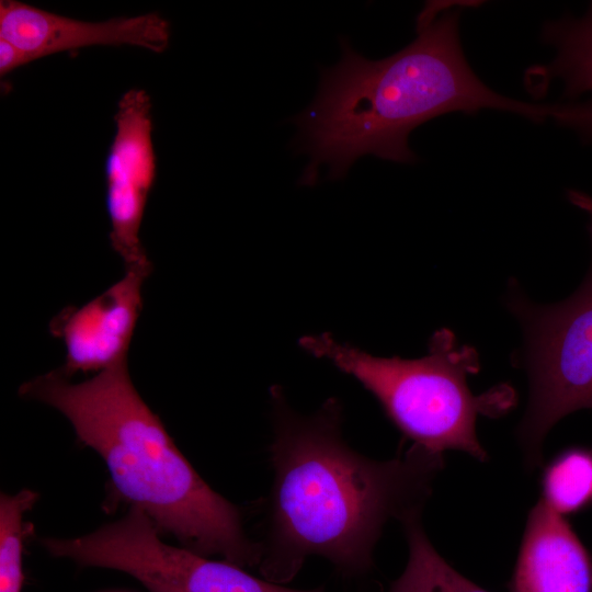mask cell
Instances as JSON below:
<instances>
[{"label":"cell","mask_w":592,"mask_h":592,"mask_svg":"<svg viewBox=\"0 0 592 592\" xmlns=\"http://www.w3.org/2000/svg\"><path fill=\"white\" fill-rule=\"evenodd\" d=\"M270 399L273 483L261 576L288 583L311 556L325 558L343 577L366 574L385 525L422 512L443 470V454L412 444L376 460L343 439L338 399L310 415L295 412L280 386L270 389Z\"/></svg>","instance_id":"obj_1"},{"label":"cell","mask_w":592,"mask_h":592,"mask_svg":"<svg viewBox=\"0 0 592 592\" xmlns=\"http://www.w3.org/2000/svg\"><path fill=\"white\" fill-rule=\"evenodd\" d=\"M463 4H428L417 21V38L396 54L369 60L341 41L339 64L325 68L316 99L294 119L300 147L310 156L299 179L315 185L319 168L343 178L360 157L411 163L410 133L451 112L499 110L540 123L549 105L498 93L470 68L458 35Z\"/></svg>","instance_id":"obj_2"},{"label":"cell","mask_w":592,"mask_h":592,"mask_svg":"<svg viewBox=\"0 0 592 592\" xmlns=\"http://www.w3.org/2000/svg\"><path fill=\"white\" fill-rule=\"evenodd\" d=\"M60 369L23 384L20 394L44 402L71 423L78 439L105 462L116 491L158 528L202 556L259 566L261 543L243 531L239 510L214 491L143 400L128 363L71 383Z\"/></svg>","instance_id":"obj_3"},{"label":"cell","mask_w":592,"mask_h":592,"mask_svg":"<svg viewBox=\"0 0 592 592\" xmlns=\"http://www.w3.org/2000/svg\"><path fill=\"white\" fill-rule=\"evenodd\" d=\"M299 343L355 378L412 444L432 453L456 449L485 462L488 455L477 437V418L501 414L512 403L508 388L471 394L467 376L478 372V355L446 329L436 331L428 355L415 360L374 356L327 332L306 335Z\"/></svg>","instance_id":"obj_4"},{"label":"cell","mask_w":592,"mask_h":592,"mask_svg":"<svg viewBox=\"0 0 592 592\" xmlns=\"http://www.w3.org/2000/svg\"><path fill=\"white\" fill-rule=\"evenodd\" d=\"M511 308L526 332L530 375L517 440L525 466L535 469L549 430L567 414L592 408V267L566 300L537 306L514 296Z\"/></svg>","instance_id":"obj_5"},{"label":"cell","mask_w":592,"mask_h":592,"mask_svg":"<svg viewBox=\"0 0 592 592\" xmlns=\"http://www.w3.org/2000/svg\"><path fill=\"white\" fill-rule=\"evenodd\" d=\"M151 99L133 88L117 102L115 133L105 160V207L110 244L125 267L152 266L140 227L157 173Z\"/></svg>","instance_id":"obj_6"},{"label":"cell","mask_w":592,"mask_h":592,"mask_svg":"<svg viewBox=\"0 0 592 592\" xmlns=\"http://www.w3.org/2000/svg\"><path fill=\"white\" fill-rule=\"evenodd\" d=\"M152 271L126 267L124 276L80 307L69 306L49 322V332L62 342L68 377L96 374L127 361L128 350L143 309L141 289Z\"/></svg>","instance_id":"obj_7"},{"label":"cell","mask_w":592,"mask_h":592,"mask_svg":"<svg viewBox=\"0 0 592 592\" xmlns=\"http://www.w3.org/2000/svg\"><path fill=\"white\" fill-rule=\"evenodd\" d=\"M0 38L22 49L30 62L95 45H128L163 53L170 44L171 25L153 12L91 22L18 0H1Z\"/></svg>","instance_id":"obj_8"},{"label":"cell","mask_w":592,"mask_h":592,"mask_svg":"<svg viewBox=\"0 0 592 592\" xmlns=\"http://www.w3.org/2000/svg\"><path fill=\"white\" fill-rule=\"evenodd\" d=\"M510 592H592V559L563 515L539 500L530 511Z\"/></svg>","instance_id":"obj_9"},{"label":"cell","mask_w":592,"mask_h":592,"mask_svg":"<svg viewBox=\"0 0 592 592\" xmlns=\"http://www.w3.org/2000/svg\"><path fill=\"white\" fill-rule=\"evenodd\" d=\"M545 42L556 47L555 59L528 72L534 93L546 91L549 81L560 79L567 98L592 92V4L581 19L567 18L545 24Z\"/></svg>","instance_id":"obj_10"},{"label":"cell","mask_w":592,"mask_h":592,"mask_svg":"<svg viewBox=\"0 0 592 592\" xmlns=\"http://www.w3.org/2000/svg\"><path fill=\"white\" fill-rule=\"evenodd\" d=\"M421 514L412 513L400 522L408 543V560L387 592H488L439 554L423 528Z\"/></svg>","instance_id":"obj_11"},{"label":"cell","mask_w":592,"mask_h":592,"mask_svg":"<svg viewBox=\"0 0 592 592\" xmlns=\"http://www.w3.org/2000/svg\"><path fill=\"white\" fill-rule=\"evenodd\" d=\"M543 501L563 515L583 509L592 500V452L571 448L544 470Z\"/></svg>","instance_id":"obj_12"},{"label":"cell","mask_w":592,"mask_h":592,"mask_svg":"<svg viewBox=\"0 0 592 592\" xmlns=\"http://www.w3.org/2000/svg\"><path fill=\"white\" fill-rule=\"evenodd\" d=\"M38 496L22 490L14 496L1 494L0 500V592H21L23 583L22 550L26 535L23 515Z\"/></svg>","instance_id":"obj_13"},{"label":"cell","mask_w":592,"mask_h":592,"mask_svg":"<svg viewBox=\"0 0 592 592\" xmlns=\"http://www.w3.org/2000/svg\"><path fill=\"white\" fill-rule=\"evenodd\" d=\"M549 117L592 143V93L582 102L556 103L549 106Z\"/></svg>","instance_id":"obj_14"},{"label":"cell","mask_w":592,"mask_h":592,"mask_svg":"<svg viewBox=\"0 0 592 592\" xmlns=\"http://www.w3.org/2000/svg\"><path fill=\"white\" fill-rule=\"evenodd\" d=\"M30 62L26 54L11 42L0 38V76L10 72Z\"/></svg>","instance_id":"obj_15"},{"label":"cell","mask_w":592,"mask_h":592,"mask_svg":"<svg viewBox=\"0 0 592 592\" xmlns=\"http://www.w3.org/2000/svg\"><path fill=\"white\" fill-rule=\"evenodd\" d=\"M569 201L576 205L577 207L581 208L585 213H588L591 217V236H592V196L576 190H570L568 192Z\"/></svg>","instance_id":"obj_16"},{"label":"cell","mask_w":592,"mask_h":592,"mask_svg":"<svg viewBox=\"0 0 592 592\" xmlns=\"http://www.w3.org/2000/svg\"><path fill=\"white\" fill-rule=\"evenodd\" d=\"M150 592H180L171 587L161 583H145L144 584Z\"/></svg>","instance_id":"obj_17"}]
</instances>
